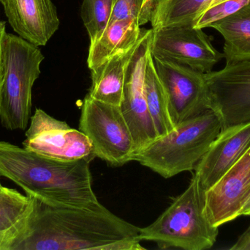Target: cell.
I'll return each mask as SVG.
<instances>
[{"label": "cell", "instance_id": "9a60e30c", "mask_svg": "<svg viewBox=\"0 0 250 250\" xmlns=\"http://www.w3.org/2000/svg\"><path fill=\"white\" fill-rule=\"evenodd\" d=\"M35 199L0 186V250H14L24 236Z\"/></svg>", "mask_w": 250, "mask_h": 250}, {"label": "cell", "instance_id": "52a82bcc", "mask_svg": "<svg viewBox=\"0 0 250 250\" xmlns=\"http://www.w3.org/2000/svg\"><path fill=\"white\" fill-rule=\"evenodd\" d=\"M152 29H143L126 66L121 110L130 129L135 153L158 137L147 108L145 75L150 52Z\"/></svg>", "mask_w": 250, "mask_h": 250}, {"label": "cell", "instance_id": "6da1fadb", "mask_svg": "<svg viewBox=\"0 0 250 250\" xmlns=\"http://www.w3.org/2000/svg\"><path fill=\"white\" fill-rule=\"evenodd\" d=\"M35 199L24 236L14 250H138L139 227L102 204L59 206Z\"/></svg>", "mask_w": 250, "mask_h": 250}, {"label": "cell", "instance_id": "5bb4252c", "mask_svg": "<svg viewBox=\"0 0 250 250\" xmlns=\"http://www.w3.org/2000/svg\"><path fill=\"white\" fill-rule=\"evenodd\" d=\"M10 26L23 39L44 46L60 27L51 0H0Z\"/></svg>", "mask_w": 250, "mask_h": 250}, {"label": "cell", "instance_id": "7a4b0ae2", "mask_svg": "<svg viewBox=\"0 0 250 250\" xmlns=\"http://www.w3.org/2000/svg\"><path fill=\"white\" fill-rule=\"evenodd\" d=\"M95 158L60 161L0 141V176L45 204L94 208L101 205L92 189L90 164Z\"/></svg>", "mask_w": 250, "mask_h": 250}, {"label": "cell", "instance_id": "5b68a950", "mask_svg": "<svg viewBox=\"0 0 250 250\" xmlns=\"http://www.w3.org/2000/svg\"><path fill=\"white\" fill-rule=\"evenodd\" d=\"M1 58L0 123L7 130H25L32 117V88L41 75L45 57L39 47L7 32L3 38Z\"/></svg>", "mask_w": 250, "mask_h": 250}, {"label": "cell", "instance_id": "277c9868", "mask_svg": "<svg viewBox=\"0 0 250 250\" xmlns=\"http://www.w3.org/2000/svg\"><path fill=\"white\" fill-rule=\"evenodd\" d=\"M205 194L192 176L186 190L152 224L140 229V241L155 242L161 249L212 248L219 227L213 226L207 217Z\"/></svg>", "mask_w": 250, "mask_h": 250}, {"label": "cell", "instance_id": "484cf974", "mask_svg": "<svg viewBox=\"0 0 250 250\" xmlns=\"http://www.w3.org/2000/svg\"><path fill=\"white\" fill-rule=\"evenodd\" d=\"M241 216H250V191L239 213V217Z\"/></svg>", "mask_w": 250, "mask_h": 250}, {"label": "cell", "instance_id": "d4e9b609", "mask_svg": "<svg viewBox=\"0 0 250 250\" xmlns=\"http://www.w3.org/2000/svg\"><path fill=\"white\" fill-rule=\"evenodd\" d=\"M6 32V23L4 21L0 20V92L3 84V67L2 58H1V48H2V41Z\"/></svg>", "mask_w": 250, "mask_h": 250}, {"label": "cell", "instance_id": "ac0fdd59", "mask_svg": "<svg viewBox=\"0 0 250 250\" xmlns=\"http://www.w3.org/2000/svg\"><path fill=\"white\" fill-rule=\"evenodd\" d=\"M224 38L226 64L250 60V4L213 23Z\"/></svg>", "mask_w": 250, "mask_h": 250}, {"label": "cell", "instance_id": "d6986e66", "mask_svg": "<svg viewBox=\"0 0 250 250\" xmlns=\"http://www.w3.org/2000/svg\"><path fill=\"white\" fill-rule=\"evenodd\" d=\"M221 0H159L151 15L152 29L193 23L206 8Z\"/></svg>", "mask_w": 250, "mask_h": 250}, {"label": "cell", "instance_id": "ffe728a7", "mask_svg": "<svg viewBox=\"0 0 250 250\" xmlns=\"http://www.w3.org/2000/svg\"><path fill=\"white\" fill-rule=\"evenodd\" d=\"M145 92L147 108L157 136H163L173 130L175 126L170 118L167 97L156 71L151 52L146 69Z\"/></svg>", "mask_w": 250, "mask_h": 250}, {"label": "cell", "instance_id": "30bf717a", "mask_svg": "<svg viewBox=\"0 0 250 250\" xmlns=\"http://www.w3.org/2000/svg\"><path fill=\"white\" fill-rule=\"evenodd\" d=\"M152 55V54H151ZM153 57L174 126L210 110L205 73Z\"/></svg>", "mask_w": 250, "mask_h": 250}, {"label": "cell", "instance_id": "e0dca14e", "mask_svg": "<svg viewBox=\"0 0 250 250\" xmlns=\"http://www.w3.org/2000/svg\"><path fill=\"white\" fill-rule=\"evenodd\" d=\"M135 45L91 70L92 87L88 94L89 97L106 104L121 105L126 66Z\"/></svg>", "mask_w": 250, "mask_h": 250}, {"label": "cell", "instance_id": "44dd1931", "mask_svg": "<svg viewBox=\"0 0 250 250\" xmlns=\"http://www.w3.org/2000/svg\"><path fill=\"white\" fill-rule=\"evenodd\" d=\"M114 0H83L82 19L92 42L108 25Z\"/></svg>", "mask_w": 250, "mask_h": 250}, {"label": "cell", "instance_id": "3957f363", "mask_svg": "<svg viewBox=\"0 0 250 250\" xmlns=\"http://www.w3.org/2000/svg\"><path fill=\"white\" fill-rule=\"evenodd\" d=\"M221 120L213 110L185 120L169 133L158 136L135 153L136 161L165 179L195 170L222 131Z\"/></svg>", "mask_w": 250, "mask_h": 250}, {"label": "cell", "instance_id": "ba28073f", "mask_svg": "<svg viewBox=\"0 0 250 250\" xmlns=\"http://www.w3.org/2000/svg\"><path fill=\"white\" fill-rule=\"evenodd\" d=\"M203 29L192 24L152 29L150 51L154 57L209 73L224 56Z\"/></svg>", "mask_w": 250, "mask_h": 250}, {"label": "cell", "instance_id": "4316f807", "mask_svg": "<svg viewBox=\"0 0 250 250\" xmlns=\"http://www.w3.org/2000/svg\"><path fill=\"white\" fill-rule=\"evenodd\" d=\"M0 179H1V176H0ZM1 181H0V186H1Z\"/></svg>", "mask_w": 250, "mask_h": 250}, {"label": "cell", "instance_id": "4fadbf2b", "mask_svg": "<svg viewBox=\"0 0 250 250\" xmlns=\"http://www.w3.org/2000/svg\"><path fill=\"white\" fill-rule=\"evenodd\" d=\"M250 147V122L222 129L195 169L204 192L211 189Z\"/></svg>", "mask_w": 250, "mask_h": 250}, {"label": "cell", "instance_id": "9c48e42d", "mask_svg": "<svg viewBox=\"0 0 250 250\" xmlns=\"http://www.w3.org/2000/svg\"><path fill=\"white\" fill-rule=\"evenodd\" d=\"M210 110L221 120L222 129L250 122V60L226 64L205 73Z\"/></svg>", "mask_w": 250, "mask_h": 250}, {"label": "cell", "instance_id": "8fae6325", "mask_svg": "<svg viewBox=\"0 0 250 250\" xmlns=\"http://www.w3.org/2000/svg\"><path fill=\"white\" fill-rule=\"evenodd\" d=\"M25 136L23 148L53 159L74 161L95 156L92 142L83 132L41 109L31 117Z\"/></svg>", "mask_w": 250, "mask_h": 250}, {"label": "cell", "instance_id": "7c38bea8", "mask_svg": "<svg viewBox=\"0 0 250 250\" xmlns=\"http://www.w3.org/2000/svg\"><path fill=\"white\" fill-rule=\"evenodd\" d=\"M250 191V147L224 176L206 192V211L219 227L239 217Z\"/></svg>", "mask_w": 250, "mask_h": 250}, {"label": "cell", "instance_id": "7402d4cb", "mask_svg": "<svg viewBox=\"0 0 250 250\" xmlns=\"http://www.w3.org/2000/svg\"><path fill=\"white\" fill-rule=\"evenodd\" d=\"M250 4V0H221L201 12L192 26L200 29L211 27L213 23L225 19Z\"/></svg>", "mask_w": 250, "mask_h": 250}, {"label": "cell", "instance_id": "2e32d148", "mask_svg": "<svg viewBox=\"0 0 250 250\" xmlns=\"http://www.w3.org/2000/svg\"><path fill=\"white\" fill-rule=\"evenodd\" d=\"M140 26L135 19L110 22L90 42L87 59L89 68L92 70L115 54L133 46L143 32Z\"/></svg>", "mask_w": 250, "mask_h": 250}, {"label": "cell", "instance_id": "cb8c5ba5", "mask_svg": "<svg viewBox=\"0 0 250 250\" xmlns=\"http://www.w3.org/2000/svg\"><path fill=\"white\" fill-rule=\"evenodd\" d=\"M159 0H143L142 7L138 18L140 26L146 24L151 20V15Z\"/></svg>", "mask_w": 250, "mask_h": 250}, {"label": "cell", "instance_id": "8992f818", "mask_svg": "<svg viewBox=\"0 0 250 250\" xmlns=\"http://www.w3.org/2000/svg\"><path fill=\"white\" fill-rule=\"evenodd\" d=\"M79 130L92 142L95 157L111 166L132 161L135 145L120 106L97 101L86 95L82 106Z\"/></svg>", "mask_w": 250, "mask_h": 250}, {"label": "cell", "instance_id": "603a6c76", "mask_svg": "<svg viewBox=\"0 0 250 250\" xmlns=\"http://www.w3.org/2000/svg\"><path fill=\"white\" fill-rule=\"evenodd\" d=\"M142 4L143 0H114L110 22L135 19L138 22Z\"/></svg>", "mask_w": 250, "mask_h": 250}]
</instances>
